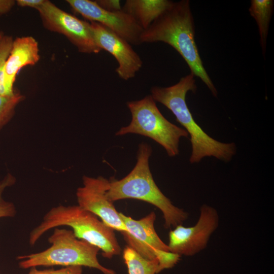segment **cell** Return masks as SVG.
Returning <instances> with one entry per match:
<instances>
[{"instance_id":"obj_1","label":"cell","mask_w":274,"mask_h":274,"mask_svg":"<svg viewBox=\"0 0 274 274\" xmlns=\"http://www.w3.org/2000/svg\"><path fill=\"white\" fill-rule=\"evenodd\" d=\"M194 18L188 0L173 2L151 25L144 30L141 44L158 42L167 44L184 59L190 73L199 78L214 96L217 90L206 70L195 40Z\"/></svg>"},{"instance_id":"obj_2","label":"cell","mask_w":274,"mask_h":274,"mask_svg":"<svg viewBox=\"0 0 274 274\" xmlns=\"http://www.w3.org/2000/svg\"><path fill=\"white\" fill-rule=\"evenodd\" d=\"M194 77L190 73L172 86L152 87L151 95L155 101L163 105L173 113L177 121L190 135L191 163L199 162L206 157L212 156L225 162L229 161L236 153L235 144L222 143L209 135L196 122L187 106V93L189 91L195 93L197 89Z\"/></svg>"},{"instance_id":"obj_3","label":"cell","mask_w":274,"mask_h":274,"mask_svg":"<svg viewBox=\"0 0 274 274\" xmlns=\"http://www.w3.org/2000/svg\"><path fill=\"white\" fill-rule=\"evenodd\" d=\"M152 152L149 145L140 144L135 166L121 180L110 181L107 196L112 202L123 199H135L151 203L162 213L165 228L176 227L187 219L188 214L175 206L156 184L149 167Z\"/></svg>"},{"instance_id":"obj_4","label":"cell","mask_w":274,"mask_h":274,"mask_svg":"<svg viewBox=\"0 0 274 274\" xmlns=\"http://www.w3.org/2000/svg\"><path fill=\"white\" fill-rule=\"evenodd\" d=\"M60 226L72 227L77 237L97 246L106 258L111 259L121 253L114 230L99 220L95 215L78 205L52 208L44 216L41 224L31 231L30 245H34L49 229Z\"/></svg>"},{"instance_id":"obj_5","label":"cell","mask_w":274,"mask_h":274,"mask_svg":"<svg viewBox=\"0 0 274 274\" xmlns=\"http://www.w3.org/2000/svg\"><path fill=\"white\" fill-rule=\"evenodd\" d=\"M51 246L37 253L19 256V266L28 268L38 266H80L94 268L104 274H116L102 266L97 256L100 250L97 246L77 237L73 230L56 228L48 238Z\"/></svg>"},{"instance_id":"obj_6","label":"cell","mask_w":274,"mask_h":274,"mask_svg":"<svg viewBox=\"0 0 274 274\" xmlns=\"http://www.w3.org/2000/svg\"><path fill=\"white\" fill-rule=\"evenodd\" d=\"M127 106L131 114V122L121 127L116 135L140 134L159 144L169 157H175L179 153L180 139L188 138L189 134L184 128L171 123L163 116L151 95L128 101Z\"/></svg>"},{"instance_id":"obj_7","label":"cell","mask_w":274,"mask_h":274,"mask_svg":"<svg viewBox=\"0 0 274 274\" xmlns=\"http://www.w3.org/2000/svg\"><path fill=\"white\" fill-rule=\"evenodd\" d=\"M36 9L46 29L65 36L79 52L98 53L101 50L94 41L90 23L62 10L48 0Z\"/></svg>"},{"instance_id":"obj_8","label":"cell","mask_w":274,"mask_h":274,"mask_svg":"<svg viewBox=\"0 0 274 274\" xmlns=\"http://www.w3.org/2000/svg\"><path fill=\"white\" fill-rule=\"evenodd\" d=\"M219 215L213 207L203 204L196 224L185 227H175L168 234L169 251L180 256H193L206 248L209 240L219 225Z\"/></svg>"},{"instance_id":"obj_9","label":"cell","mask_w":274,"mask_h":274,"mask_svg":"<svg viewBox=\"0 0 274 274\" xmlns=\"http://www.w3.org/2000/svg\"><path fill=\"white\" fill-rule=\"evenodd\" d=\"M72 9L91 22H95L110 29L129 44H141L143 29L129 14L122 9L109 11L89 0H67Z\"/></svg>"},{"instance_id":"obj_10","label":"cell","mask_w":274,"mask_h":274,"mask_svg":"<svg viewBox=\"0 0 274 274\" xmlns=\"http://www.w3.org/2000/svg\"><path fill=\"white\" fill-rule=\"evenodd\" d=\"M109 187L110 180L106 178L84 176L83 186L78 188L76 192L78 206L95 215L114 230L126 231L119 213L107 196Z\"/></svg>"},{"instance_id":"obj_11","label":"cell","mask_w":274,"mask_h":274,"mask_svg":"<svg viewBox=\"0 0 274 274\" xmlns=\"http://www.w3.org/2000/svg\"><path fill=\"white\" fill-rule=\"evenodd\" d=\"M126 229L121 232L129 247L143 258L157 259L159 262L168 252L169 249L159 237L154 228L156 215L154 212L140 220H134L119 213Z\"/></svg>"},{"instance_id":"obj_12","label":"cell","mask_w":274,"mask_h":274,"mask_svg":"<svg viewBox=\"0 0 274 274\" xmlns=\"http://www.w3.org/2000/svg\"><path fill=\"white\" fill-rule=\"evenodd\" d=\"M90 26L97 46L111 54L118 63L116 72L119 77L124 80L133 78L143 61L130 44L98 23L91 21Z\"/></svg>"},{"instance_id":"obj_13","label":"cell","mask_w":274,"mask_h":274,"mask_svg":"<svg viewBox=\"0 0 274 274\" xmlns=\"http://www.w3.org/2000/svg\"><path fill=\"white\" fill-rule=\"evenodd\" d=\"M40 58L38 43L35 38L23 37L13 41L4 68L3 85L7 95L14 93L13 84L20 70L27 65H35Z\"/></svg>"},{"instance_id":"obj_14","label":"cell","mask_w":274,"mask_h":274,"mask_svg":"<svg viewBox=\"0 0 274 274\" xmlns=\"http://www.w3.org/2000/svg\"><path fill=\"white\" fill-rule=\"evenodd\" d=\"M173 2L168 0H127L122 10L145 30Z\"/></svg>"},{"instance_id":"obj_15","label":"cell","mask_w":274,"mask_h":274,"mask_svg":"<svg viewBox=\"0 0 274 274\" xmlns=\"http://www.w3.org/2000/svg\"><path fill=\"white\" fill-rule=\"evenodd\" d=\"M273 1L252 0L249 9L252 17L256 21L260 37V44L265 55L269 25L273 10Z\"/></svg>"},{"instance_id":"obj_16","label":"cell","mask_w":274,"mask_h":274,"mask_svg":"<svg viewBox=\"0 0 274 274\" xmlns=\"http://www.w3.org/2000/svg\"><path fill=\"white\" fill-rule=\"evenodd\" d=\"M123 258L128 274L157 273V259L147 260L141 257L133 249L126 246L123 251Z\"/></svg>"},{"instance_id":"obj_17","label":"cell","mask_w":274,"mask_h":274,"mask_svg":"<svg viewBox=\"0 0 274 274\" xmlns=\"http://www.w3.org/2000/svg\"><path fill=\"white\" fill-rule=\"evenodd\" d=\"M23 99L18 92L12 95H0V129L5 125L13 117L17 105Z\"/></svg>"},{"instance_id":"obj_18","label":"cell","mask_w":274,"mask_h":274,"mask_svg":"<svg viewBox=\"0 0 274 274\" xmlns=\"http://www.w3.org/2000/svg\"><path fill=\"white\" fill-rule=\"evenodd\" d=\"M82 267L80 266H67L59 269H48L38 270L36 267H31L28 274H82Z\"/></svg>"},{"instance_id":"obj_19","label":"cell","mask_w":274,"mask_h":274,"mask_svg":"<svg viewBox=\"0 0 274 274\" xmlns=\"http://www.w3.org/2000/svg\"><path fill=\"white\" fill-rule=\"evenodd\" d=\"M3 186L0 187V218L13 217L16 212L14 205L11 202L5 201L1 196Z\"/></svg>"},{"instance_id":"obj_20","label":"cell","mask_w":274,"mask_h":274,"mask_svg":"<svg viewBox=\"0 0 274 274\" xmlns=\"http://www.w3.org/2000/svg\"><path fill=\"white\" fill-rule=\"evenodd\" d=\"M96 2L99 6L107 10L114 11L122 9L120 2L118 0H99Z\"/></svg>"},{"instance_id":"obj_21","label":"cell","mask_w":274,"mask_h":274,"mask_svg":"<svg viewBox=\"0 0 274 274\" xmlns=\"http://www.w3.org/2000/svg\"><path fill=\"white\" fill-rule=\"evenodd\" d=\"M45 0H17V5L21 7H30L37 9L44 2Z\"/></svg>"},{"instance_id":"obj_22","label":"cell","mask_w":274,"mask_h":274,"mask_svg":"<svg viewBox=\"0 0 274 274\" xmlns=\"http://www.w3.org/2000/svg\"><path fill=\"white\" fill-rule=\"evenodd\" d=\"M15 2L13 0H0V14L8 13L14 6Z\"/></svg>"},{"instance_id":"obj_23","label":"cell","mask_w":274,"mask_h":274,"mask_svg":"<svg viewBox=\"0 0 274 274\" xmlns=\"http://www.w3.org/2000/svg\"><path fill=\"white\" fill-rule=\"evenodd\" d=\"M4 35L2 31H0V42L4 37Z\"/></svg>"}]
</instances>
